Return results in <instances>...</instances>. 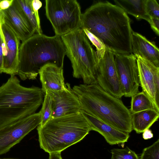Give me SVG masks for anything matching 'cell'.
<instances>
[{
    "mask_svg": "<svg viewBox=\"0 0 159 159\" xmlns=\"http://www.w3.org/2000/svg\"><path fill=\"white\" fill-rule=\"evenodd\" d=\"M81 28L96 36L115 54L132 53L130 19L116 5L107 1L93 5L82 14Z\"/></svg>",
    "mask_w": 159,
    "mask_h": 159,
    "instance_id": "1",
    "label": "cell"
},
{
    "mask_svg": "<svg viewBox=\"0 0 159 159\" xmlns=\"http://www.w3.org/2000/svg\"><path fill=\"white\" fill-rule=\"evenodd\" d=\"M81 110L120 131L133 130L131 113L122 101L103 90L97 83L74 86Z\"/></svg>",
    "mask_w": 159,
    "mask_h": 159,
    "instance_id": "2",
    "label": "cell"
},
{
    "mask_svg": "<svg viewBox=\"0 0 159 159\" xmlns=\"http://www.w3.org/2000/svg\"><path fill=\"white\" fill-rule=\"evenodd\" d=\"M65 47L60 36L36 34L19 47V70L21 80H35L40 69L48 63L63 68Z\"/></svg>",
    "mask_w": 159,
    "mask_h": 159,
    "instance_id": "3",
    "label": "cell"
},
{
    "mask_svg": "<svg viewBox=\"0 0 159 159\" xmlns=\"http://www.w3.org/2000/svg\"><path fill=\"white\" fill-rule=\"evenodd\" d=\"M37 129L40 148L49 154L61 152L81 141L91 130L81 111L51 118Z\"/></svg>",
    "mask_w": 159,
    "mask_h": 159,
    "instance_id": "4",
    "label": "cell"
},
{
    "mask_svg": "<svg viewBox=\"0 0 159 159\" xmlns=\"http://www.w3.org/2000/svg\"><path fill=\"white\" fill-rule=\"evenodd\" d=\"M0 86V127L35 113L43 103L41 88L24 87L15 75Z\"/></svg>",
    "mask_w": 159,
    "mask_h": 159,
    "instance_id": "5",
    "label": "cell"
},
{
    "mask_svg": "<svg viewBox=\"0 0 159 159\" xmlns=\"http://www.w3.org/2000/svg\"><path fill=\"white\" fill-rule=\"evenodd\" d=\"M61 37L71 63L73 76L81 78L84 84L97 83L98 59L83 30L77 29Z\"/></svg>",
    "mask_w": 159,
    "mask_h": 159,
    "instance_id": "6",
    "label": "cell"
},
{
    "mask_svg": "<svg viewBox=\"0 0 159 159\" xmlns=\"http://www.w3.org/2000/svg\"><path fill=\"white\" fill-rule=\"evenodd\" d=\"M46 16L55 35L61 37L81 28L82 15L76 0H46Z\"/></svg>",
    "mask_w": 159,
    "mask_h": 159,
    "instance_id": "7",
    "label": "cell"
},
{
    "mask_svg": "<svg viewBox=\"0 0 159 159\" xmlns=\"http://www.w3.org/2000/svg\"><path fill=\"white\" fill-rule=\"evenodd\" d=\"M41 122L40 111L0 127V155L8 152Z\"/></svg>",
    "mask_w": 159,
    "mask_h": 159,
    "instance_id": "8",
    "label": "cell"
},
{
    "mask_svg": "<svg viewBox=\"0 0 159 159\" xmlns=\"http://www.w3.org/2000/svg\"><path fill=\"white\" fill-rule=\"evenodd\" d=\"M115 53L106 48L103 56L98 59L95 77L97 83L104 91L120 99L123 93L114 61Z\"/></svg>",
    "mask_w": 159,
    "mask_h": 159,
    "instance_id": "9",
    "label": "cell"
},
{
    "mask_svg": "<svg viewBox=\"0 0 159 159\" xmlns=\"http://www.w3.org/2000/svg\"><path fill=\"white\" fill-rule=\"evenodd\" d=\"M114 58L124 96L131 97L139 92L140 84L136 57L132 53L115 54Z\"/></svg>",
    "mask_w": 159,
    "mask_h": 159,
    "instance_id": "10",
    "label": "cell"
},
{
    "mask_svg": "<svg viewBox=\"0 0 159 159\" xmlns=\"http://www.w3.org/2000/svg\"><path fill=\"white\" fill-rule=\"evenodd\" d=\"M0 21L6 24L22 42L37 34L17 0H14L8 9L1 10Z\"/></svg>",
    "mask_w": 159,
    "mask_h": 159,
    "instance_id": "11",
    "label": "cell"
},
{
    "mask_svg": "<svg viewBox=\"0 0 159 159\" xmlns=\"http://www.w3.org/2000/svg\"><path fill=\"white\" fill-rule=\"evenodd\" d=\"M140 84L159 112V67L139 56L136 57Z\"/></svg>",
    "mask_w": 159,
    "mask_h": 159,
    "instance_id": "12",
    "label": "cell"
},
{
    "mask_svg": "<svg viewBox=\"0 0 159 159\" xmlns=\"http://www.w3.org/2000/svg\"><path fill=\"white\" fill-rule=\"evenodd\" d=\"M1 27L7 51L6 55L3 57L2 72L16 75L19 70L20 40L6 24L1 23Z\"/></svg>",
    "mask_w": 159,
    "mask_h": 159,
    "instance_id": "13",
    "label": "cell"
},
{
    "mask_svg": "<svg viewBox=\"0 0 159 159\" xmlns=\"http://www.w3.org/2000/svg\"><path fill=\"white\" fill-rule=\"evenodd\" d=\"M49 92L52 95L53 103L52 118L70 115L81 111L79 99L69 83L66 84L65 88L62 90Z\"/></svg>",
    "mask_w": 159,
    "mask_h": 159,
    "instance_id": "14",
    "label": "cell"
},
{
    "mask_svg": "<svg viewBox=\"0 0 159 159\" xmlns=\"http://www.w3.org/2000/svg\"><path fill=\"white\" fill-rule=\"evenodd\" d=\"M39 74L41 89L44 93L46 92H56L65 89L63 68L53 64H47L40 69Z\"/></svg>",
    "mask_w": 159,
    "mask_h": 159,
    "instance_id": "15",
    "label": "cell"
},
{
    "mask_svg": "<svg viewBox=\"0 0 159 159\" xmlns=\"http://www.w3.org/2000/svg\"><path fill=\"white\" fill-rule=\"evenodd\" d=\"M91 129L99 133L106 141L111 145L123 144L127 142L129 133L117 130L107 124L81 110Z\"/></svg>",
    "mask_w": 159,
    "mask_h": 159,
    "instance_id": "16",
    "label": "cell"
},
{
    "mask_svg": "<svg viewBox=\"0 0 159 159\" xmlns=\"http://www.w3.org/2000/svg\"><path fill=\"white\" fill-rule=\"evenodd\" d=\"M131 46L132 53L136 57L139 56L159 67V50L154 42L133 31Z\"/></svg>",
    "mask_w": 159,
    "mask_h": 159,
    "instance_id": "17",
    "label": "cell"
},
{
    "mask_svg": "<svg viewBox=\"0 0 159 159\" xmlns=\"http://www.w3.org/2000/svg\"><path fill=\"white\" fill-rule=\"evenodd\" d=\"M159 117V112L154 109H151L131 114V120L133 130L137 134L143 133L149 129Z\"/></svg>",
    "mask_w": 159,
    "mask_h": 159,
    "instance_id": "18",
    "label": "cell"
},
{
    "mask_svg": "<svg viewBox=\"0 0 159 159\" xmlns=\"http://www.w3.org/2000/svg\"><path fill=\"white\" fill-rule=\"evenodd\" d=\"M146 0H114L116 5L122 9L126 13L134 16L137 20L144 19L150 23L151 17L145 8Z\"/></svg>",
    "mask_w": 159,
    "mask_h": 159,
    "instance_id": "19",
    "label": "cell"
},
{
    "mask_svg": "<svg viewBox=\"0 0 159 159\" xmlns=\"http://www.w3.org/2000/svg\"><path fill=\"white\" fill-rule=\"evenodd\" d=\"M151 109H155L154 105L143 91L139 92L131 97L129 109L131 114Z\"/></svg>",
    "mask_w": 159,
    "mask_h": 159,
    "instance_id": "20",
    "label": "cell"
},
{
    "mask_svg": "<svg viewBox=\"0 0 159 159\" xmlns=\"http://www.w3.org/2000/svg\"><path fill=\"white\" fill-rule=\"evenodd\" d=\"M25 14L35 29L37 33L43 34L40 22L37 19L32 5V0H17Z\"/></svg>",
    "mask_w": 159,
    "mask_h": 159,
    "instance_id": "21",
    "label": "cell"
},
{
    "mask_svg": "<svg viewBox=\"0 0 159 159\" xmlns=\"http://www.w3.org/2000/svg\"><path fill=\"white\" fill-rule=\"evenodd\" d=\"M42 108L40 111L41 122L40 125H42L52 118L53 110L52 96L49 92L45 93Z\"/></svg>",
    "mask_w": 159,
    "mask_h": 159,
    "instance_id": "22",
    "label": "cell"
},
{
    "mask_svg": "<svg viewBox=\"0 0 159 159\" xmlns=\"http://www.w3.org/2000/svg\"><path fill=\"white\" fill-rule=\"evenodd\" d=\"M111 152V159H139L136 153L127 146L124 148H113Z\"/></svg>",
    "mask_w": 159,
    "mask_h": 159,
    "instance_id": "23",
    "label": "cell"
},
{
    "mask_svg": "<svg viewBox=\"0 0 159 159\" xmlns=\"http://www.w3.org/2000/svg\"><path fill=\"white\" fill-rule=\"evenodd\" d=\"M92 44L95 46L97 51L96 53L98 59L104 55L106 50V47L104 43L99 38L86 29H82Z\"/></svg>",
    "mask_w": 159,
    "mask_h": 159,
    "instance_id": "24",
    "label": "cell"
},
{
    "mask_svg": "<svg viewBox=\"0 0 159 159\" xmlns=\"http://www.w3.org/2000/svg\"><path fill=\"white\" fill-rule=\"evenodd\" d=\"M140 159H159V139L143 149Z\"/></svg>",
    "mask_w": 159,
    "mask_h": 159,
    "instance_id": "25",
    "label": "cell"
},
{
    "mask_svg": "<svg viewBox=\"0 0 159 159\" xmlns=\"http://www.w3.org/2000/svg\"><path fill=\"white\" fill-rule=\"evenodd\" d=\"M145 8L151 17L159 18V5L156 0H146Z\"/></svg>",
    "mask_w": 159,
    "mask_h": 159,
    "instance_id": "26",
    "label": "cell"
},
{
    "mask_svg": "<svg viewBox=\"0 0 159 159\" xmlns=\"http://www.w3.org/2000/svg\"><path fill=\"white\" fill-rule=\"evenodd\" d=\"M32 5L35 16L37 20L40 22L38 11L42 6V3L39 0H32Z\"/></svg>",
    "mask_w": 159,
    "mask_h": 159,
    "instance_id": "27",
    "label": "cell"
},
{
    "mask_svg": "<svg viewBox=\"0 0 159 159\" xmlns=\"http://www.w3.org/2000/svg\"><path fill=\"white\" fill-rule=\"evenodd\" d=\"M151 20L149 23L152 29L158 36L159 35V18L151 17Z\"/></svg>",
    "mask_w": 159,
    "mask_h": 159,
    "instance_id": "28",
    "label": "cell"
},
{
    "mask_svg": "<svg viewBox=\"0 0 159 159\" xmlns=\"http://www.w3.org/2000/svg\"><path fill=\"white\" fill-rule=\"evenodd\" d=\"M3 39L2 38V30L0 24V74L2 73V66L3 63Z\"/></svg>",
    "mask_w": 159,
    "mask_h": 159,
    "instance_id": "29",
    "label": "cell"
},
{
    "mask_svg": "<svg viewBox=\"0 0 159 159\" xmlns=\"http://www.w3.org/2000/svg\"><path fill=\"white\" fill-rule=\"evenodd\" d=\"M14 0H0V9L5 10L9 8L12 5Z\"/></svg>",
    "mask_w": 159,
    "mask_h": 159,
    "instance_id": "30",
    "label": "cell"
},
{
    "mask_svg": "<svg viewBox=\"0 0 159 159\" xmlns=\"http://www.w3.org/2000/svg\"><path fill=\"white\" fill-rule=\"evenodd\" d=\"M143 133V137L145 140L150 139L153 137V134L149 129L145 130Z\"/></svg>",
    "mask_w": 159,
    "mask_h": 159,
    "instance_id": "31",
    "label": "cell"
},
{
    "mask_svg": "<svg viewBox=\"0 0 159 159\" xmlns=\"http://www.w3.org/2000/svg\"><path fill=\"white\" fill-rule=\"evenodd\" d=\"M49 159H62L61 152H54L49 154Z\"/></svg>",
    "mask_w": 159,
    "mask_h": 159,
    "instance_id": "32",
    "label": "cell"
},
{
    "mask_svg": "<svg viewBox=\"0 0 159 159\" xmlns=\"http://www.w3.org/2000/svg\"><path fill=\"white\" fill-rule=\"evenodd\" d=\"M1 10L0 9V20H1Z\"/></svg>",
    "mask_w": 159,
    "mask_h": 159,
    "instance_id": "33",
    "label": "cell"
},
{
    "mask_svg": "<svg viewBox=\"0 0 159 159\" xmlns=\"http://www.w3.org/2000/svg\"><path fill=\"white\" fill-rule=\"evenodd\" d=\"M0 159H8V158H3V159H1L0 158Z\"/></svg>",
    "mask_w": 159,
    "mask_h": 159,
    "instance_id": "34",
    "label": "cell"
},
{
    "mask_svg": "<svg viewBox=\"0 0 159 159\" xmlns=\"http://www.w3.org/2000/svg\"></svg>",
    "mask_w": 159,
    "mask_h": 159,
    "instance_id": "35",
    "label": "cell"
}]
</instances>
